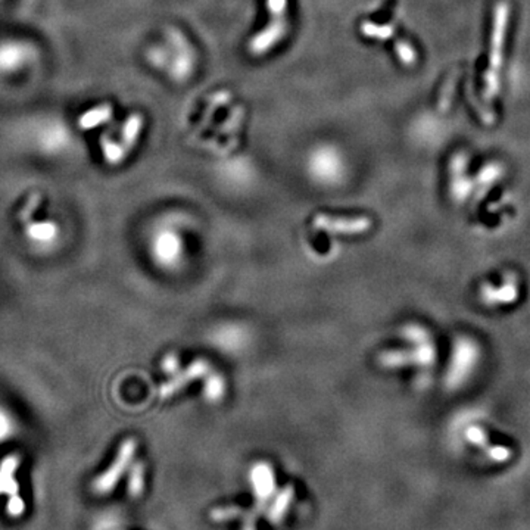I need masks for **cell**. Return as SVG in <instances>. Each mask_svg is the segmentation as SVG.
<instances>
[{
  "instance_id": "f1b7e54d",
  "label": "cell",
  "mask_w": 530,
  "mask_h": 530,
  "mask_svg": "<svg viewBox=\"0 0 530 530\" xmlns=\"http://www.w3.org/2000/svg\"><path fill=\"white\" fill-rule=\"evenodd\" d=\"M243 530H256V516L245 515V525H243Z\"/></svg>"
},
{
  "instance_id": "30bf717a",
  "label": "cell",
  "mask_w": 530,
  "mask_h": 530,
  "mask_svg": "<svg viewBox=\"0 0 530 530\" xmlns=\"http://www.w3.org/2000/svg\"><path fill=\"white\" fill-rule=\"evenodd\" d=\"M466 154L454 155L450 164V196L455 205H466L473 198V178L467 175Z\"/></svg>"
},
{
  "instance_id": "ffe728a7",
  "label": "cell",
  "mask_w": 530,
  "mask_h": 530,
  "mask_svg": "<svg viewBox=\"0 0 530 530\" xmlns=\"http://www.w3.org/2000/svg\"><path fill=\"white\" fill-rule=\"evenodd\" d=\"M58 229L57 224L53 221H43V223H30L25 224V233L29 236V239L34 242H52L57 239Z\"/></svg>"
},
{
  "instance_id": "8992f818",
  "label": "cell",
  "mask_w": 530,
  "mask_h": 530,
  "mask_svg": "<svg viewBox=\"0 0 530 530\" xmlns=\"http://www.w3.org/2000/svg\"><path fill=\"white\" fill-rule=\"evenodd\" d=\"M522 295V280L517 273L508 272L499 282H485L479 286L478 301L485 308L511 307Z\"/></svg>"
},
{
  "instance_id": "cb8c5ba5",
  "label": "cell",
  "mask_w": 530,
  "mask_h": 530,
  "mask_svg": "<svg viewBox=\"0 0 530 530\" xmlns=\"http://www.w3.org/2000/svg\"><path fill=\"white\" fill-rule=\"evenodd\" d=\"M245 516V511L240 507H224V508H215L211 513V517L214 522H229V520H235V518Z\"/></svg>"
},
{
  "instance_id": "7402d4cb",
  "label": "cell",
  "mask_w": 530,
  "mask_h": 530,
  "mask_svg": "<svg viewBox=\"0 0 530 530\" xmlns=\"http://www.w3.org/2000/svg\"><path fill=\"white\" fill-rule=\"evenodd\" d=\"M400 335H401L402 339L407 340L411 345L423 344V342L434 339L432 333L429 332V328H426L425 326L416 323L404 326Z\"/></svg>"
},
{
  "instance_id": "9a60e30c",
  "label": "cell",
  "mask_w": 530,
  "mask_h": 530,
  "mask_svg": "<svg viewBox=\"0 0 530 530\" xmlns=\"http://www.w3.org/2000/svg\"><path fill=\"white\" fill-rule=\"evenodd\" d=\"M504 175V166L499 164H488L485 168L479 171V175L473 180V198L472 202H479L481 199L485 198L486 194L490 193L492 187L499 184Z\"/></svg>"
},
{
  "instance_id": "5b68a950",
  "label": "cell",
  "mask_w": 530,
  "mask_h": 530,
  "mask_svg": "<svg viewBox=\"0 0 530 530\" xmlns=\"http://www.w3.org/2000/svg\"><path fill=\"white\" fill-rule=\"evenodd\" d=\"M413 345V348L383 351L379 355V364L388 370L407 369V367L427 370L434 367L437 360V348L435 340Z\"/></svg>"
},
{
  "instance_id": "d4e9b609",
  "label": "cell",
  "mask_w": 530,
  "mask_h": 530,
  "mask_svg": "<svg viewBox=\"0 0 530 530\" xmlns=\"http://www.w3.org/2000/svg\"><path fill=\"white\" fill-rule=\"evenodd\" d=\"M41 196L40 193H32L29 201L25 203L24 208L21 210L20 220L22 223L27 224L31 221V217L36 212L37 208L40 207Z\"/></svg>"
},
{
  "instance_id": "4fadbf2b",
  "label": "cell",
  "mask_w": 530,
  "mask_h": 530,
  "mask_svg": "<svg viewBox=\"0 0 530 530\" xmlns=\"http://www.w3.org/2000/svg\"><path fill=\"white\" fill-rule=\"evenodd\" d=\"M211 372V364L207 360H194L191 365H187V369L183 372L175 373L173 379L166 382L164 385L159 388V395L161 398H171L175 393L180 392L183 388L191 385L192 382L202 379Z\"/></svg>"
},
{
  "instance_id": "6da1fadb",
  "label": "cell",
  "mask_w": 530,
  "mask_h": 530,
  "mask_svg": "<svg viewBox=\"0 0 530 530\" xmlns=\"http://www.w3.org/2000/svg\"><path fill=\"white\" fill-rule=\"evenodd\" d=\"M483 346L476 337L458 335L453 342L450 360L444 374V386L448 392H458L474 381L482 369Z\"/></svg>"
},
{
  "instance_id": "5bb4252c",
  "label": "cell",
  "mask_w": 530,
  "mask_h": 530,
  "mask_svg": "<svg viewBox=\"0 0 530 530\" xmlns=\"http://www.w3.org/2000/svg\"><path fill=\"white\" fill-rule=\"evenodd\" d=\"M251 482L256 499V507L259 511H264L268 499L275 492L274 470L268 463H256L251 469Z\"/></svg>"
},
{
  "instance_id": "83f0119b",
  "label": "cell",
  "mask_w": 530,
  "mask_h": 530,
  "mask_svg": "<svg viewBox=\"0 0 530 530\" xmlns=\"http://www.w3.org/2000/svg\"><path fill=\"white\" fill-rule=\"evenodd\" d=\"M9 432H11L9 418L0 411V441H4V437H8Z\"/></svg>"
},
{
  "instance_id": "277c9868",
  "label": "cell",
  "mask_w": 530,
  "mask_h": 530,
  "mask_svg": "<svg viewBox=\"0 0 530 530\" xmlns=\"http://www.w3.org/2000/svg\"><path fill=\"white\" fill-rule=\"evenodd\" d=\"M464 418H466L464 420L458 418L460 425H463L462 427H458V434L462 435L460 439L466 445L485 454V457L490 463H495V464H506V463L510 462L513 453H511L508 446L490 444V432H488L485 423H483V416L479 418L478 413L472 411V418H469V414Z\"/></svg>"
},
{
  "instance_id": "d6986e66",
  "label": "cell",
  "mask_w": 530,
  "mask_h": 530,
  "mask_svg": "<svg viewBox=\"0 0 530 530\" xmlns=\"http://www.w3.org/2000/svg\"><path fill=\"white\" fill-rule=\"evenodd\" d=\"M293 497H295L293 486L288 485L286 488H283V490L275 497L274 502H273L270 510H268V520L272 523H279L283 518V516L286 515V511L289 510V506L293 501Z\"/></svg>"
},
{
  "instance_id": "7a4b0ae2",
  "label": "cell",
  "mask_w": 530,
  "mask_h": 530,
  "mask_svg": "<svg viewBox=\"0 0 530 530\" xmlns=\"http://www.w3.org/2000/svg\"><path fill=\"white\" fill-rule=\"evenodd\" d=\"M511 6L507 0H499L494 4L492 13V30H490V62L486 68L485 87L483 97L486 101H494L499 92V74H501L502 59H504V45H506L507 31L510 24Z\"/></svg>"
},
{
  "instance_id": "44dd1931",
  "label": "cell",
  "mask_w": 530,
  "mask_h": 530,
  "mask_svg": "<svg viewBox=\"0 0 530 530\" xmlns=\"http://www.w3.org/2000/svg\"><path fill=\"white\" fill-rule=\"evenodd\" d=\"M226 395V379L220 373H208L203 385V397L208 402H220Z\"/></svg>"
},
{
  "instance_id": "2e32d148",
  "label": "cell",
  "mask_w": 530,
  "mask_h": 530,
  "mask_svg": "<svg viewBox=\"0 0 530 530\" xmlns=\"http://www.w3.org/2000/svg\"><path fill=\"white\" fill-rule=\"evenodd\" d=\"M143 124H145V118L142 113L138 112L131 113L127 117L126 121L122 122L121 130H120V142L129 154L134 149V146L138 145Z\"/></svg>"
},
{
  "instance_id": "8fae6325",
  "label": "cell",
  "mask_w": 530,
  "mask_h": 530,
  "mask_svg": "<svg viewBox=\"0 0 530 530\" xmlns=\"http://www.w3.org/2000/svg\"><path fill=\"white\" fill-rule=\"evenodd\" d=\"M312 226L316 230L333 233V235H363L373 227L370 217H332V215L319 214L312 220Z\"/></svg>"
},
{
  "instance_id": "52a82bcc",
  "label": "cell",
  "mask_w": 530,
  "mask_h": 530,
  "mask_svg": "<svg viewBox=\"0 0 530 530\" xmlns=\"http://www.w3.org/2000/svg\"><path fill=\"white\" fill-rule=\"evenodd\" d=\"M360 31L363 36L372 40L389 41L393 40L395 43V52H397L400 62L405 67H413L418 62V52L409 41L404 40L398 36L395 25L391 22L379 24L373 21H363L360 25Z\"/></svg>"
},
{
  "instance_id": "9c48e42d",
  "label": "cell",
  "mask_w": 530,
  "mask_h": 530,
  "mask_svg": "<svg viewBox=\"0 0 530 530\" xmlns=\"http://www.w3.org/2000/svg\"><path fill=\"white\" fill-rule=\"evenodd\" d=\"M136 448H138V442L134 439H126L122 442L117 457L113 460L110 469L106 470L105 473L101 474L94 482V490L97 494H108L115 488L118 481L122 478V474L126 473V470L133 462Z\"/></svg>"
},
{
  "instance_id": "ba28073f",
  "label": "cell",
  "mask_w": 530,
  "mask_h": 530,
  "mask_svg": "<svg viewBox=\"0 0 530 530\" xmlns=\"http://www.w3.org/2000/svg\"><path fill=\"white\" fill-rule=\"evenodd\" d=\"M152 256L162 268H175L183 258L184 245L177 231L171 229H162L154 236L152 243Z\"/></svg>"
},
{
  "instance_id": "603a6c76",
  "label": "cell",
  "mask_w": 530,
  "mask_h": 530,
  "mask_svg": "<svg viewBox=\"0 0 530 530\" xmlns=\"http://www.w3.org/2000/svg\"><path fill=\"white\" fill-rule=\"evenodd\" d=\"M145 486V466L143 463H134L130 470L129 492L131 497H139L143 492Z\"/></svg>"
},
{
  "instance_id": "7c38bea8",
  "label": "cell",
  "mask_w": 530,
  "mask_h": 530,
  "mask_svg": "<svg viewBox=\"0 0 530 530\" xmlns=\"http://www.w3.org/2000/svg\"><path fill=\"white\" fill-rule=\"evenodd\" d=\"M36 58V50L29 43L8 40L0 43V74H13L24 68Z\"/></svg>"
},
{
  "instance_id": "e0dca14e",
  "label": "cell",
  "mask_w": 530,
  "mask_h": 530,
  "mask_svg": "<svg viewBox=\"0 0 530 530\" xmlns=\"http://www.w3.org/2000/svg\"><path fill=\"white\" fill-rule=\"evenodd\" d=\"M112 115V105H111V103H102V105L94 106L92 110L81 113L77 121L78 127H80L81 130L96 129V127L102 126V124L110 121Z\"/></svg>"
},
{
  "instance_id": "4316f807",
  "label": "cell",
  "mask_w": 530,
  "mask_h": 530,
  "mask_svg": "<svg viewBox=\"0 0 530 530\" xmlns=\"http://www.w3.org/2000/svg\"><path fill=\"white\" fill-rule=\"evenodd\" d=\"M161 369L166 374L175 376V373H178V370H180V358L175 354H168L162 360Z\"/></svg>"
},
{
  "instance_id": "484cf974",
  "label": "cell",
  "mask_w": 530,
  "mask_h": 530,
  "mask_svg": "<svg viewBox=\"0 0 530 530\" xmlns=\"http://www.w3.org/2000/svg\"><path fill=\"white\" fill-rule=\"evenodd\" d=\"M454 87H455V76H453L450 81H446L445 89L442 90L441 97H439V102H437L439 110L446 111L450 108Z\"/></svg>"
},
{
  "instance_id": "3957f363",
  "label": "cell",
  "mask_w": 530,
  "mask_h": 530,
  "mask_svg": "<svg viewBox=\"0 0 530 530\" xmlns=\"http://www.w3.org/2000/svg\"><path fill=\"white\" fill-rule=\"evenodd\" d=\"M265 6L270 20L249 41V52L254 57H263L270 52L288 34L289 0H265Z\"/></svg>"
},
{
  "instance_id": "ac0fdd59",
  "label": "cell",
  "mask_w": 530,
  "mask_h": 530,
  "mask_svg": "<svg viewBox=\"0 0 530 530\" xmlns=\"http://www.w3.org/2000/svg\"><path fill=\"white\" fill-rule=\"evenodd\" d=\"M101 149L103 158L110 166H118L129 157V152L118 139L111 138L110 134H102Z\"/></svg>"
}]
</instances>
